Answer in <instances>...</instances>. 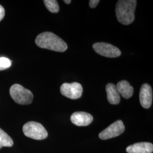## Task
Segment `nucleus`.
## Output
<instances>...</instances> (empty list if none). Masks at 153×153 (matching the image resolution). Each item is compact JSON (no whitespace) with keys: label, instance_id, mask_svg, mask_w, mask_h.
<instances>
[{"label":"nucleus","instance_id":"1","mask_svg":"<svg viewBox=\"0 0 153 153\" xmlns=\"http://www.w3.org/2000/svg\"><path fill=\"white\" fill-rule=\"evenodd\" d=\"M35 43L42 48L56 52H63L68 49V45L65 42L56 34L51 32L40 33L35 39Z\"/></svg>","mask_w":153,"mask_h":153},{"label":"nucleus","instance_id":"2","mask_svg":"<svg viewBox=\"0 0 153 153\" xmlns=\"http://www.w3.org/2000/svg\"><path fill=\"white\" fill-rule=\"evenodd\" d=\"M136 0H120L116 5V14L118 21L124 25L131 24L134 20Z\"/></svg>","mask_w":153,"mask_h":153},{"label":"nucleus","instance_id":"3","mask_svg":"<svg viewBox=\"0 0 153 153\" xmlns=\"http://www.w3.org/2000/svg\"><path fill=\"white\" fill-rule=\"evenodd\" d=\"M10 94L12 99L18 104L27 105L33 102V93L19 84H14L11 86Z\"/></svg>","mask_w":153,"mask_h":153},{"label":"nucleus","instance_id":"4","mask_svg":"<svg viewBox=\"0 0 153 153\" xmlns=\"http://www.w3.org/2000/svg\"><path fill=\"white\" fill-rule=\"evenodd\" d=\"M23 131L26 136L36 140H42L48 137V132L41 124L29 121L23 126Z\"/></svg>","mask_w":153,"mask_h":153},{"label":"nucleus","instance_id":"5","mask_svg":"<svg viewBox=\"0 0 153 153\" xmlns=\"http://www.w3.org/2000/svg\"><path fill=\"white\" fill-rule=\"evenodd\" d=\"M94 50L100 55L109 58L119 57L121 54L120 50L112 44L106 43H96L93 44Z\"/></svg>","mask_w":153,"mask_h":153},{"label":"nucleus","instance_id":"6","mask_svg":"<svg viewBox=\"0 0 153 153\" xmlns=\"http://www.w3.org/2000/svg\"><path fill=\"white\" fill-rule=\"evenodd\" d=\"M62 95L71 99H77L81 98L83 92L82 85L78 82L64 83L60 87Z\"/></svg>","mask_w":153,"mask_h":153},{"label":"nucleus","instance_id":"7","mask_svg":"<svg viewBox=\"0 0 153 153\" xmlns=\"http://www.w3.org/2000/svg\"><path fill=\"white\" fill-rule=\"evenodd\" d=\"M124 131L125 126L124 123L122 121L119 120L115 121L101 131L99 134V137L101 140H105L120 136Z\"/></svg>","mask_w":153,"mask_h":153},{"label":"nucleus","instance_id":"8","mask_svg":"<svg viewBox=\"0 0 153 153\" xmlns=\"http://www.w3.org/2000/svg\"><path fill=\"white\" fill-rule=\"evenodd\" d=\"M140 102L143 108H149L153 102V90L152 87L148 84L142 85L140 92Z\"/></svg>","mask_w":153,"mask_h":153},{"label":"nucleus","instance_id":"9","mask_svg":"<svg viewBox=\"0 0 153 153\" xmlns=\"http://www.w3.org/2000/svg\"><path fill=\"white\" fill-rule=\"evenodd\" d=\"M73 124L79 126H85L90 124L93 120L92 115L85 112H76L73 113L71 117Z\"/></svg>","mask_w":153,"mask_h":153},{"label":"nucleus","instance_id":"10","mask_svg":"<svg viewBox=\"0 0 153 153\" xmlns=\"http://www.w3.org/2000/svg\"><path fill=\"white\" fill-rule=\"evenodd\" d=\"M126 150L128 153H152L153 145L150 142H139L129 146Z\"/></svg>","mask_w":153,"mask_h":153},{"label":"nucleus","instance_id":"11","mask_svg":"<svg viewBox=\"0 0 153 153\" xmlns=\"http://www.w3.org/2000/svg\"><path fill=\"white\" fill-rule=\"evenodd\" d=\"M107 99L110 104H118L120 102V95L115 84L109 83L105 87Z\"/></svg>","mask_w":153,"mask_h":153},{"label":"nucleus","instance_id":"12","mask_svg":"<svg viewBox=\"0 0 153 153\" xmlns=\"http://www.w3.org/2000/svg\"><path fill=\"white\" fill-rule=\"evenodd\" d=\"M116 86L119 94L124 98H130L133 95L134 88L128 81L125 80L121 81L118 82Z\"/></svg>","mask_w":153,"mask_h":153},{"label":"nucleus","instance_id":"13","mask_svg":"<svg viewBox=\"0 0 153 153\" xmlns=\"http://www.w3.org/2000/svg\"><path fill=\"white\" fill-rule=\"evenodd\" d=\"M13 145V141L5 131L0 128V149L2 147H11Z\"/></svg>","mask_w":153,"mask_h":153},{"label":"nucleus","instance_id":"14","mask_svg":"<svg viewBox=\"0 0 153 153\" xmlns=\"http://www.w3.org/2000/svg\"><path fill=\"white\" fill-rule=\"evenodd\" d=\"M44 4L50 12L57 13L59 11L60 7L56 0H44Z\"/></svg>","mask_w":153,"mask_h":153},{"label":"nucleus","instance_id":"15","mask_svg":"<svg viewBox=\"0 0 153 153\" xmlns=\"http://www.w3.org/2000/svg\"><path fill=\"white\" fill-rule=\"evenodd\" d=\"M11 65V61L5 57H0V70L3 71L9 68Z\"/></svg>","mask_w":153,"mask_h":153},{"label":"nucleus","instance_id":"16","mask_svg":"<svg viewBox=\"0 0 153 153\" xmlns=\"http://www.w3.org/2000/svg\"><path fill=\"white\" fill-rule=\"evenodd\" d=\"M99 2V0H90L89 1V6L91 8H95L98 5Z\"/></svg>","mask_w":153,"mask_h":153},{"label":"nucleus","instance_id":"17","mask_svg":"<svg viewBox=\"0 0 153 153\" xmlns=\"http://www.w3.org/2000/svg\"><path fill=\"white\" fill-rule=\"evenodd\" d=\"M5 14V11L4 7L0 5V21L4 18Z\"/></svg>","mask_w":153,"mask_h":153},{"label":"nucleus","instance_id":"18","mask_svg":"<svg viewBox=\"0 0 153 153\" xmlns=\"http://www.w3.org/2000/svg\"><path fill=\"white\" fill-rule=\"evenodd\" d=\"M64 2L65 4H69L71 3V0H64Z\"/></svg>","mask_w":153,"mask_h":153},{"label":"nucleus","instance_id":"19","mask_svg":"<svg viewBox=\"0 0 153 153\" xmlns=\"http://www.w3.org/2000/svg\"><path fill=\"white\" fill-rule=\"evenodd\" d=\"M0 71H1V70H0Z\"/></svg>","mask_w":153,"mask_h":153}]
</instances>
